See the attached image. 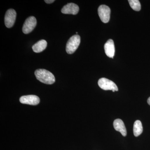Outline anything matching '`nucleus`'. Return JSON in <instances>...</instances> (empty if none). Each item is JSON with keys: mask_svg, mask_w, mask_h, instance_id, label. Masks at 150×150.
Here are the masks:
<instances>
[{"mask_svg": "<svg viewBox=\"0 0 150 150\" xmlns=\"http://www.w3.org/2000/svg\"><path fill=\"white\" fill-rule=\"evenodd\" d=\"M98 14L101 21L107 23L110 20V9L109 7L105 5H100L98 8Z\"/></svg>", "mask_w": 150, "mask_h": 150, "instance_id": "nucleus-4", "label": "nucleus"}, {"mask_svg": "<svg viewBox=\"0 0 150 150\" xmlns=\"http://www.w3.org/2000/svg\"><path fill=\"white\" fill-rule=\"evenodd\" d=\"M130 6L134 10L139 11L141 9V5L138 0H129L128 1Z\"/></svg>", "mask_w": 150, "mask_h": 150, "instance_id": "nucleus-13", "label": "nucleus"}, {"mask_svg": "<svg viewBox=\"0 0 150 150\" xmlns=\"http://www.w3.org/2000/svg\"><path fill=\"white\" fill-rule=\"evenodd\" d=\"M79 10V6L74 3H69L63 7L62 13L68 14L76 15Z\"/></svg>", "mask_w": 150, "mask_h": 150, "instance_id": "nucleus-8", "label": "nucleus"}, {"mask_svg": "<svg viewBox=\"0 0 150 150\" xmlns=\"http://www.w3.org/2000/svg\"><path fill=\"white\" fill-rule=\"evenodd\" d=\"M81 42L79 35H75L70 38L66 46V51L68 54H72L77 50Z\"/></svg>", "mask_w": 150, "mask_h": 150, "instance_id": "nucleus-2", "label": "nucleus"}, {"mask_svg": "<svg viewBox=\"0 0 150 150\" xmlns=\"http://www.w3.org/2000/svg\"><path fill=\"white\" fill-rule=\"evenodd\" d=\"M37 24V21L34 16H30L27 18L25 21L23 27V32L25 34H28L34 29Z\"/></svg>", "mask_w": 150, "mask_h": 150, "instance_id": "nucleus-5", "label": "nucleus"}, {"mask_svg": "<svg viewBox=\"0 0 150 150\" xmlns=\"http://www.w3.org/2000/svg\"><path fill=\"white\" fill-rule=\"evenodd\" d=\"M147 103H148V104L149 105H150V97L148 99Z\"/></svg>", "mask_w": 150, "mask_h": 150, "instance_id": "nucleus-15", "label": "nucleus"}, {"mask_svg": "<svg viewBox=\"0 0 150 150\" xmlns=\"http://www.w3.org/2000/svg\"><path fill=\"white\" fill-rule=\"evenodd\" d=\"M113 127L116 131H119L123 137H126L127 131L124 123L120 119H115L113 123Z\"/></svg>", "mask_w": 150, "mask_h": 150, "instance_id": "nucleus-10", "label": "nucleus"}, {"mask_svg": "<svg viewBox=\"0 0 150 150\" xmlns=\"http://www.w3.org/2000/svg\"><path fill=\"white\" fill-rule=\"evenodd\" d=\"M105 51L108 57L113 58L115 55V48L114 42L112 39H109L104 45Z\"/></svg>", "mask_w": 150, "mask_h": 150, "instance_id": "nucleus-9", "label": "nucleus"}, {"mask_svg": "<svg viewBox=\"0 0 150 150\" xmlns=\"http://www.w3.org/2000/svg\"><path fill=\"white\" fill-rule=\"evenodd\" d=\"M44 1L47 4H51V3H54L55 1L54 0H46Z\"/></svg>", "mask_w": 150, "mask_h": 150, "instance_id": "nucleus-14", "label": "nucleus"}, {"mask_svg": "<svg viewBox=\"0 0 150 150\" xmlns=\"http://www.w3.org/2000/svg\"><path fill=\"white\" fill-rule=\"evenodd\" d=\"M16 11L13 9H9L7 11L5 16V24L8 28H11L13 26L16 18Z\"/></svg>", "mask_w": 150, "mask_h": 150, "instance_id": "nucleus-6", "label": "nucleus"}, {"mask_svg": "<svg viewBox=\"0 0 150 150\" xmlns=\"http://www.w3.org/2000/svg\"><path fill=\"white\" fill-rule=\"evenodd\" d=\"M143 131V126L141 121L139 120H137L135 121L133 127V132L134 136L136 137H139L142 134Z\"/></svg>", "mask_w": 150, "mask_h": 150, "instance_id": "nucleus-12", "label": "nucleus"}, {"mask_svg": "<svg viewBox=\"0 0 150 150\" xmlns=\"http://www.w3.org/2000/svg\"><path fill=\"white\" fill-rule=\"evenodd\" d=\"M20 101L23 104L37 105L40 102V98L38 96L33 95L24 96L20 98Z\"/></svg>", "mask_w": 150, "mask_h": 150, "instance_id": "nucleus-7", "label": "nucleus"}, {"mask_svg": "<svg viewBox=\"0 0 150 150\" xmlns=\"http://www.w3.org/2000/svg\"><path fill=\"white\" fill-rule=\"evenodd\" d=\"M36 79L43 83L52 84L55 82V78L51 72L44 69H38L35 72Z\"/></svg>", "mask_w": 150, "mask_h": 150, "instance_id": "nucleus-1", "label": "nucleus"}, {"mask_svg": "<svg viewBox=\"0 0 150 150\" xmlns=\"http://www.w3.org/2000/svg\"><path fill=\"white\" fill-rule=\"evenodd\" d=\"M100 87L104 90H112V92L118 91V87L113 81L105 78L100 79L98 81Z\"/></svg>", "mask_w": 150, "mask_h": 150, "instance_id": "nucleus-3", "label": "nucleus"}, {"mask_svg": "<svg viewBox=\"0 0 150 150\" xmlns=\"http://www.w3.org/2000/svg\"><path fill=\"white\" fill-rule=\"evenodd\" d=\"M47 43L45 40H39L32 46V49L35 53H40L46 49Z\"/></svg>", "mask_w": 150, "mask_h": 150, "instance_id": "nucleus-11", "label": "nucleus"}]
</instances>
